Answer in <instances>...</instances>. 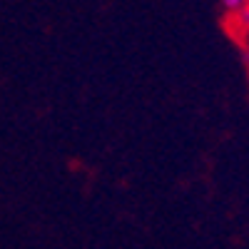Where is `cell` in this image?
<instances>
[{"label": "cell", "instance_id": "cell-1", "mask_svg": "<svg viewBox=\"0 0 249 249\" xmlns=\"http://www.w3.org/2000/svg\"><path fill=\"white\" fill-rule=\"evenodd\" d=\"M249 0H222V8L224 10H230V13H242L247 8Z\"/></svg>", "mask_w": 249, "mask_h": 249}, {"label": "cell", "instance_id": "cell-2", "mask_svg": "<svg viewBox=\"0 0 249 249\" xmlns=\"http://www.w3.org/2000/svg\"><path fill=\"white\" fill-rule=\"evenodd\" d=\"M247 10H249V3H247Z\"/></svg>", "mask_w": 249, "mask_h": 249}]
</instances>
